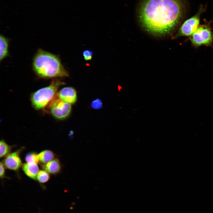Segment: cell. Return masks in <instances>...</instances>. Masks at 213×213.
Listing matches in <instances>:
<instances>
[{
	"instance_id": "1",
	"label": "cell",
	"mask_w": 213,
	"mask_h": 213,
	"mask_svg": "<svg viewBox=\"0 0 213 213\" xmlns=\"http://www.w3.org/2000/svg\"><path fill=\"white\" fill-rule=\"evenodd\" d=\"M183 11L180 0H144L138 9V17L145 30L162 36L176 28L182 19Z\"/></svg>"
},
{
	"instance_id": "2",
	"label": "cell",
	"mask_w": 213,
	"mask_h": 213,
	"mask_svg": "<svg viewBox=\"0 0 213 213\" xmlns=\"http://www.w3.org/2000/svg\"><path fill=\"white\" fill-rule=\"evenodd\" d=\"M32 67L36 75L40 78L49 79L69 76L58 55L41 49H38L33 57Z\"/></svg>"
},
{
	"instance_id": "3",
	"label": "cell",
	"mask_w": 213,
	"mask_h": 213,
	"mask_svg": "<svg viewBox=\"0 0 213 213\" xmlns=\"http://www.w3.org/2000/svg\"><path fill=\"white\" fill-rule=\"evenodd\" d=\"M64 83L58 79H54L50 84L33 93L31 101L33 107L40 109L49 104L56 96L59 88Z\"/></svg>"
},
{
	"instance_id": "4",
	"label": "cell",
	"mask_w": 213,
	"mask_h": 213,
	"mask_svg": "<svg viewBox=\"0 0 213 213\" xmlns=\"http://www.w3.org/2000/svg\"><path fill=\"white\" fill-rule=\"evenodd\" d=\"M190 40L195 47L211 46L213 43V33L209 25H201L190 37Z\"/></svg>"
},
{
	"instance_id": "5",
	"label": "cell",
	"mask_w": 213,
	"mask_h": 213,
	"mask_svg": "<svg viewBox=\"0 0 213 213\" xmlns=\"http://www.w3.org/2000/svg\"><path fill=\"white\" fill-rule=\"evenodd\" d=\"M204 10L203 7H201L195 15L185 21L173 38L181 36L190 37L199 27L200 16Z\"/></svg>"
},
{
	"instance_id": "6",
	"label": "cell",
	"mask_w": 213,
	"mask_h": 213,
	"mask_svg": "<svg viewBox=\"0 0 213 213\" xmlns=\"http://www.w3.org/2000/svg\"><path fill=\"white\" fill-rule=\"evenodd\" d=\"M50 112L56 118L63 120L67 118L71 111V106L59 98L57 94L49 104Z\"/></svg>"
},
{
	"instance_id": "7",
	"label": "cell",
	"mask_w": 213,
	"mask_h": 213,
	"mask_svg": "<svg viewBox=\"0 0 213 213\" xmlns=\"http://www.w3.org/2000/svg\"><path fill=\"white\" fill-rule=\"evenodd\" d=\"M21 151L10 153L6 156L3 162L6 167L13 170H18L22 166V162L19 156Z\"/></svg>"
},
{
	"instance_id": "8",
	"label": "cell",
	"mask_w": 213,
	"mask_h": 213,
	"mask_svg": "<svg viewBox=\"0 0 213 213\" xmlns=\"http://www.w3.org/2000/svg\"><path fill=\"white\" fill-rule=\"evenodd\" d=\"M57 95L59 98L70 104L75 103L77 99L76 91L71 87L63 88L57 92Z\"/></svg>"
},
{
	"instance_id": "9",
	"label": "cell",
	"mask_w": 213,
	"mask_h": 213,
	"mask_svg": "<svg viewBox=\"0 0 213 213\" xmlns=\"http://www.w3.org/2000/svg\"><path fill=\"white\" fill-rule=\"evenodd\" d=\"M22 169L25 174L29 177L36 180L39 169L37 164L25 163L22 165Z\"/></svg>"
},
{
	"instance_id": "10",
	"label": "cell",
	"mask_w": 213,
	"mask_h": 213,
	"mask_svg": "<svg viewBox=\"0 0 213 213\" xmlns=\"http://www.w3.org/2000/svg\"><path fill=\"white\" fill-rule=\"evenodd\" d=\"M42 168L49 173L56 174L59 173L61 170L60 162L57 159H54L47 163L42 165Z\"/></svg>"
},
{
	"instance_id": "11",
	"label": "cell",
	"mask_w": 213,
	"mask_h": 213,
	"mask_svg": "<svg viewBox=\"0 0 213 213\" xmlns=\"http://www.w3.org/2000/svg\"><path fill=\"white\" fill-rule=\"evenodd\" d=\"M9 40L2 35L0 36V61L1 62L9 55Z\"/></svg>"
},
{
	"instance_id": "12",
	"label": "cell",
	"mask_w": 213,
	"mask_h": 213,
	"mask_svg": "<svg viewBox=\"0 0 213 213\" xmlns=\"http://www.w3.org/2000/svg\"><path fill=\"white\" fill-rule=\"evenodd\" d=\"M39 161L45 164L54 159V154L49 150L43 151L38 154Z\"/></svg>"
},
{
	"instance_id": "13",
	"label": "cell",
	"mask_w": 213,
	"mask_h": 213,
	"mask_svg": "<svg viewBox=\"0 0 213 213\" xmlns=\"http://www.w3.org/2000/svg\"><path fill=\"white\" fill-rule=\"evenodd\" d=\"M11 147L8 145L3 140L0 142V157L1 158L7 156L10 154Z\"/></svg>"
},
{
	"instance_id": "14",
	"label": "cell",
	"mask_w": 213,
	"mask_h": 213,
	"mask_svg": "<svg viewBox=\"0 0 213 213\" xmlns=\"http://www.w3.org/2000/svg\"><path fill=\"white\" fill-rule=\"evenodd\" d=\"M50 178L49 173L45 170L39 171L37 174L36 180L41 183H45L47 182Z\"/></svg>"
},
{
	"instance_id": "15",
	"label": "cell",
	"mask_w": 213,
	"mask_h": 213,
	"mask_svg": "<svg viewBox=\"0 0 213 213\" xmlns=\"http://www.w3.org/2000/svg\"><path fill=\"white\" fill-rule=\"evenodd\" d=\"M25 159L27 163L37 164L39 161L38 154L34 153H30L27 154Z\"/></svg>"
},
{
	"instance_id": "16",
	"label": "cell",
	"mask_w": 213,
	"mask_h": 213,
	"mask_svg": "<svg viewBox=\"0 0 213 213\" xmlns=\"http://www.w3.org/2000/svg\"><path fill=\"white\" fill-rule=\"evenodd\" d=\"M91 107L95 109H99L102 108V101L99 99H96L93 100L91 103Z\"/></svg>"
},
{
	"instance_id": "17",
	"label": "cell",
	"mask_w": 213,
	"mask_h": 213,
	"mask_svg": "<svg viewBox=\"0 0 213 213\" xmlns=\"http://www.w3.org/2000/svg\"><path fill=\"white\" fill-rule=\"evenodd\" d=\"M93 55V52L91 50H85L83 52L84 59L86 61L91 60L92 59Z\"/></svg>"
},
{
	"instance_id": "18",
	"label": "cell",
	"mask_w": 213,
	"mask_h": 213,
	"mask_svg": "<svg viewBox=\"0 0 213 213\" xmlns=\"http://www.w3.org/2000/svg\"><path fill=\"white\" fill-rule=\"evenodd\" d=\"M5 166L3 162H1L0 163V177L2 178L4 177L5 174Z\"/></svg>"
}]
</instances>
